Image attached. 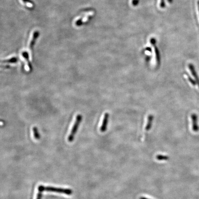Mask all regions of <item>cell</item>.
<instances>
[{"label":"cell","instance_id":"cell-1","mask_svg":"<svg viewBox=\"0 0 199 199\" xmlns=\"http://www.w3.org/2000/svg\"><path fill=\"white\" fill-rule=\"evenodd\" d=\"M39 192H43L44 191H50V192H56L59 193L65 194L70 195L73 193L72 190L69 189H64L61 188L51 187H44L40 185L38 187Z\"/></svg>","mask_w":199,"mask_h":199},{"label":"cell","instance_id":"cell-2","mask_svg":"<svg viewBox=\"0 0 199 199\" xmlns=\"http://www.w3.org/2000/svg\"><path fill=\"white\" fill-rule=\"evenodd\" d=\"M82 118H83V117L81 114H79L76 116L75 123L73 125L72 130L71 131V133L70 134L68 137V142H72L74 140V137H75V135L77 132L79 126L80 124L82 121Z\"/></svg>","mask_w":199,"mask_h":199},{"label":"cell","instance_id":"cell-3","mask_svg":"<svg viewBox=\"0 0 199 199\" xmlns=\"http://www.w3.org/2000/svg\"><path fill=\"white\" fill-rule=\"evenodd\" d=\"M109 114L108 112H106L105 114L103 120H102V124L100 127V131L102 132H104L105 131L107 130L108 122L109 120Z\"/></svg>","mask_w":199,"mask_h":199},{"label":"cell","instance_id":"cell-4","mask_svg":"<svg viewBox=\"0 0 199 199\" xmlns=\"http://www.w3.org/2000/svg\"><path fill=\"white\" fill-rule=\"evenodd\" d=\"M192 120V129L193 131L196 132L199 130V127L197 124V116L195 114H193L191 115Z\"/></svg>","mask_w":199,"mask_h":199},{"label":"cell","instance_id":"cell-5","mask_svg":"<svg viewBox=\"0 0 199 199\" xmlns=\"http://www.w3.org/2000/svg\"><path fill=\"white\" fill-rule=\"evenodd\" d=\"M39 35H40V33L38 31H36L34 32L33 35H32V38L31 40V42L30 43L29 48L31 50L33 49V47H34V45L35 44L36 42V40L38 38Z\"/></svg>","mask_w":199,"mask_h":199},{"label":"cell","instance_id":"cell-6","mask_svg":"<svg viewBox=\"0 0 199 199\" xmlns=\"http://www.w3.org/2000/svg\"><path fill=\"white\" fill-rule=\"evenodd\" d=\"M150 42H151L152 44L154 46L156 61H157V64H159V63H160V55H159V50L158 48H157V47H156L155 46V44L156 42L155 39L153 38L151 39Z\"/></svg>","mask_w":199,"mask_h":199},{"label":"cell","instance_id":"cell-7","mask_svg":"<svg viewBox=\"0 0 199 199\" xmlns=\"http://www.w3.org/2000/svg\"><path fill=\"white\" fill-rule=\"evenodd\" d=\"M189 67L192 75L193 76L194 79H196V82L197 84H198V87H199V77L197 75V73L196 72V70H195L194 66H193V65L190 64L189 65Z\"/></svg>","mask_w":199,"mask_h":199},{"label":"cell","instance_id":"cell-8","mask_svg":"<svg viewBox=\"0 0 199 199\" xmlns=\"http://www.w3.org/2000/svg\"><path fill=\"white\" fill-rule=\"evenodd\" d=\"M153 120V115L150 114V115L148 116V119H147V123L145 127V130L147 131H149V130H150L151 128L152 127Z\"/></svg>","mask_w":199,"mask_h":199},{"label":"cell","instance_id":"cell-9","mask_svg":"<svg viewBox=\"0 0 199 199\" xmlns=\"http://www.w3.org/2000/svg\"><path fill=\"white\" fill-rule=\"evenodd\" d=\"M22 55L24 58L26 60V61L27 62L28 67H29L30 70L32 71V64H31V62L29 61V56L28 52L27 51H23L22 53Z\"/></svg>","mask_w":199,"mask_h":199},{"label":"cell","instance_id":"cell-10","mask_svg":"<svg viewBox=\"0 0 199 199\" xmlns=\"http://www.w3.org/2000/svg\"><path fill=\"white\" fill-rule=\"evenodd\" d=\"M18 61V59L16 57H13L8 60L0 61V63H14Z\"/></svg>","mask_w":199,"mask_h":199},{"label":"cell","instance_id":"cell-11","mask_svg":"<svg viewBox=\"0 0 199 199\" xmlns=\"http://www.w3.org/2000/svg\"><path fill=\"white\" fill-rule=\"evenodd\" d=\"M32 130H33V134H34V136L36 139H39L40 138V135L39 134L38 130V128L36 127H34L32 128Z\"/></svg>","mask_w":199,"mask_h":199},{"label":"cell","instance_id":"cell-12","mask_svg":"<svg viewBox=\"0 0 199 199\" xmlns=\"http://www.w3.org/2000/svg\"><path fill=\"white\" fill-rule=\"evenodd\" d=\"M156 158L159 161H163V160H167L168 159V157L166 156L162 155H158L156 156Z\"/></svg>","mask_w":199,"mask_h":199},{"label":"cell","instance_id":"cell-13","mask_svg":"<svg viewBox=\"0 0 199 199\" xmlns=\"http://www.w3.org/2000/svg\"><path fill=\"white\" fill-rule=\"evenodd\" d=\"M187 75L188 77V79H189V81L190 82V83H191L193 85H196V84H197L196 81H194V80L192 79V77H190L189 75H188V74H187Z\"/></svg>","mask_w":199,"mask_h":199},{"label":"cell","instance_id":"cell-14","mask_svg":"<svg viewBox=\"0 0 199 199\" xmlns=\"http://www.w3.org/2000/svg\"><path fill=\"white\" fill-rule=\"evenodd\" d=\"M165 0H161V1H160V7H161V8H165Z\"/></svg>","mask_w":199,"mask_h":199},{"label":"cell","instance_id":"cell-15","mask_svg":"<svg viewBox=\"0 0 199 199\" xmlns=\"http://www.w3.org/2000/svg\"><path fill=\"white\" fill-rule=\"evenodd\" d=\"M22 1L26 3H28L29 4H31L32 5L34 4V3L31 0H22Z\"/></svg>","mask_w":199,"mask_h":199},{"label":"cell","instance_id":"cell-16","mask_svg":"<svg viewBox=\"0 0 199 199\" xmlns=\"http://www.w3.org/2000/svg\"><path fill=\"white\" fill-rule=\"evenodd\" d=\"M42 192L39 191V193L38 194L36 199H42Z\"/></svg>","mask_w":199,"mask_h":199},{"label":"cell","instance_id":"cell-17","mask_svg":"<svg viewBox=\"0 0 199 199\" xmlns=\"http://www.w3.org/2000/svg\"><path fill=\"white\" fill-rule=\"evenodd\" d=\"M138 3V0H133L132 1V4L134 6H136L137 5Z\"/></svg>","mask_w":199,"mask_h":199},{"label":"cell","instance_id":"cell-18","mask_svg":"<svg viewBox=\"0 0 199 199\" xmlns=\"http://www.w3.org/2000/svg\"><path fill=\"white\" fill-rule=\"evenodd\" d=\"M4 124V122L3 121L1 120H0V124Z\"/></svg>","mask_w":199,"mask_h":199},{"label":"cell","instance_id":"cell-19","mask_svg":"<svg viewBox=\"0 0 199 199\" xmlns=\"http://www.w3.org/2000/svg\"><path fill=\"white\" fill-rule=\"evenodd\" d=\"M197 5H198V9H199V1H197Z\"/></svg>","mask_w":199,"mask_h":199},{"label":"cell","instance_id":"cell-20","mask_svg":"<svg viewBox=\"0 0 199 199\" xmlns=\"http://www.w3.org/2000/svg\"><path fill=\"white\" fill-rule=\"evenodd\" d=\"M167 1L169 3H172V0H167Z\"/></svg>","mask_w":199,"mask_h":199},{"label":"cell","instance_id":"cell-21","mask_svg":"<svg viewBox=\"0 0 199 199\" xmlns=\"http://www.w3.org/2000/svg\"><path fill=\"white\" fill-rule=\"evenodd\" d=\"M140 199H149L148 198H145V197H141V198H140Z\"/></svg>","mask_w":199,"mask_h":199}]
</instances>
